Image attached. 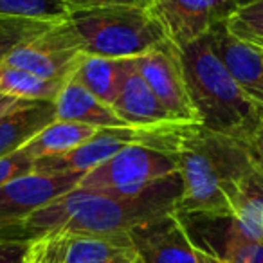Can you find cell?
<instances>
[{"mask_svg":"<svg viewBox=\"0 0 263 263\" xmlns=\"http://www.w3.org/2000/svg\"><path fill=\"white\" fill-rule=\"evenodd\" d=\"M139 144L175 157L182 179L177 213L231 216L238 184L254 172L243 143L208 130L202 123L139 126Z\"/></svg>","mask_w":263,"mask_h":263,"instance_id":"cell-1","label":"cell"},{"mask_svg":"<svg viewBox=\"0 0 263 263\" xmlns=\"http://www.w3.org/2000/svg\"><path fill=\"white\" fill-rule=\"evenodd\" d=\"M180 173L152 184L136 197H117L105 191L76 190L62 195L26 220L0 227V241H34L45 236H126L134 227L177 211Z\"/></svg>","mask_w":263,"mask_h":263,"instance_id":"cell-2","label":"cell"},{"mask_svg":"<svg viewBox=\"0 0 263 263\" xmlns=\"http://www.w3.org/2000/svg\"><path fill=\"white\" fill-rule=\"evenodd\" d=\"M184 76L200 123L208 130L245 143L263 123V105L252 99L223 67L204 36L180 49Z\"/></svg>","mask_w":263,"mask_h":263,"instance_id":"cell-3","label":"cell"},{"mask_svg":"<svg viewBox=\"0 0 263 263\" xmlns=\"http://www.w3.org/2000/svg\"><path fill=\"white\" fill-rule=\"evenodd\" d=\"M83 54L105 58H137L166 40L152 8L105 6L74 9L67 15Z\"/></svg>","mask_w":263,"mask_h":263,"instance_id":"cell-4","label":"cell"},{"mask_svg":"<svg viewBox=\"0 0 263 263\" xmlns=\"http://www.w3.org/2000/svg\"><path fill=\"white\" fill-rule=\"evenodd\" d=\"M173 173H179L175 157L144 144H130L85 173L78 187L105 191L117 197H136Z\"/></svg>","mask_w":263,"mask_h":263,"instance_id":"cell-5","label":"cell"},{"mask_svg":"<svg viewBox=\"0 0 263 263\" xmlns=\"http://www.w3.org/2000/svg\"><path fill=\"white\" fill-rule=\"evenodd\" d=\"M83 58L80 42L70 24L56 22L34 40L20 45L2 62V65L27 70L52 81H67Z\"/></svg>","mask_w":263,"mask_h":263,"instance_id":"cell-6","label":"cell"},{"mask_svg":"<svg viewBox=\"0 0 263 263\" xmlns=\"http://www.w3.org/2000/svg\"><path fill=\"white\" fill-rule=\"evenodd\" d=\"M134 62L159 101L177 121L200 123V117L187 90L180 49L173 42L166 38L144 54L134 58Z\"/></svg>","mask_w":263,"mask_h":263,"instance_id":"cell-7","label":"cell"},{"mask_svg":"<svg viewBox=\"0 0 263 263\" xmlns=\"http://www.w3.org/2000/svg\"><path fill=\"white\" fill-rule=\"evenodd\" d=\"M240 4V0H154L152 11L166 38L182 49L222 26Z\"/></svg>","mask_w":263,"mask_h":263,"instance_id":"cell-8","label":"cell"},{"mask_svg":"<svg viewBox=\"0 0 263 263\" xmlns=\"http://www.w3.org/2000/svg\"><path fill=\"white\" fill-rule=\"evenodd\" d=\"M81 177L78 173L31 172L0 186V227L22 222L49 202L76 190Z\"/></svg>","mask_w":263,"mask_h":263,"instance_id":"cell-9","label":"cell"},{"mask_svg":"<svg viewBox=\"0 0 263 263\" xmlns=\"http://www.w3.org/2000/svg\"><path fill=\"white\" fill-rule=\"evenodd\" d=\"M128 238L141 263H198L197 247L177 211L134 227Z\"/></svg>","mask_w":263,"mask_h":263,"instance_id":"cell-10","label":"cell"},{"mask_svg":"<svg viewBox=\"0 0 263 263\" xmlns=\"http://www.w3.org/2000/svg\"><path fill=\"white\" fill-rule=\"evenodd\" d=\"M130 144H139V126L99 128L90 139L80 146L65 154L42 157L34 161L33 172L85 175Z\"/></svg>","mask_w":263,"mask_h":263,"instance_id":"cell-11","label":"cell"},{"mask_svg":"<svg viewBox=\"0 0 263 263\" xmlns=\"http://www.w3.org/2000/svg\"><path fill=\"white\" fill-rule=\"evenodd\" d=\"M112 108L128 126H154L177 121L139 74L134 58L126 60L121 87Z\"/></svg>","mask_w":263,"mask_h":263,"instance_id":"cell-12","label":"cell"},{"mask_svg":"<svg viewBox=\"0 0 263 263\" xmlns=\"http://www.w3.org/2000/svg\"><path fill=\"white\" fill-rule=\"evenodd\" d=\"M208 231L191 238L197 249L209 252L223 263H263V240L249 238L231 216H204Z\"/></svg>","mask_w":263,"mask_h":263,"instance_id":"cell-13","label":"cell"},{"mask_svg":"<svg viewBox=\"0 0 263 263\" xmlns=\"http://www.w3.org/2000/svg\"><path fill=\"white\" fill-rule=\"evenodd\" d=\"M211 45L236 83L263 105V51L231 36L223 24L209 33Z\"/></svg>","mask_w":263,"mask_h":263,"instance_id":"cell-14","label":"cell"},{"mask_svg":"<svg viewBox=\"0 0 263 263\" xmlns=\"http://www.w3.org/2000/svg\"><path fill=\"white\" fill-rule=\"evenodd\" d=\"M54 119V101H15L0 116V157L22 150Z\"/></svg>","mask_w":263,"mask_h":263,"instance_id":"cell-15","label":"cell"},{"mask_svg":"<svg viewBox=\"0 0 263 263\" xmlns=\"http://www.w3.org/2000/svg\"><path fill=\"white\" fill-rule=\"evenodd\" d=\"M56 119L74 121L94 128H126L128 124L116 114L112 106L99 101L94 94L81 87L72 78L63 83L54 99Z\"/></svg>","mask_w":263,"mask_h":263,"instance_id":"cell-16","label":"cell"},{"mask_svg":"<svg viewBox=\"0 0 263 263\" xmlns=\"http://www.w3.org/2000/svg\"><path fill=\"white\" fill-rule=\"evenodd\" d=\"M128 58H105L83 54L70 78L94 94L99 101L112 106L123 80Z\"/></svg>","mask_w":263,"mask_h":263,"instance_id":"cell-17","label":"cell"},{"mask_svg":"<svg viewBox=\"0 0 263 263\" xmlns=\"http://www.w3.org/2000/svg\"><path fill=\"white\" fill-rule=\"evenodd\" d=\"M99 128L88 126V124L74 123V121L54 119L49 123L42 132L22 148L26 155H29L33 161H38L42 157H51V155H60L72 148L83 144L88 141Z\"/></svg>","mask_w":263,"mask_h":263,"instance_id":"cell-18","label":"cell"},{"mask_svg":"<svg viewBox=\"0 0 263 263\" xmlns=\"http://www.w3.org/2000/svg\"><path fill=\"white\" fill-rule=\"evenodd\" d=\"M130 238L69 236L65 263H136Z\"/></svg>","mask_w":263,"mask_h":263,"instance_id":"cell-19","label":"cell"},{"mask_svg":"<svg viewBox=\"0 0 263 263\" xmlns=\"http://www.w3.org/2000/svg\"><path fill=\"white\" fill-rule=\"evenodd\" d=\"M231 218L249 238L263 240V177L251 172L231 200Z\"/></svg>","mask_w":263,"mask_h":263,"instance_id":"cell-20","label":"cell"},{"mask_svg":"<svg viewBox=\"0 0 263 263\" xmlns=\"http://www.w3.org/2000/svg\"><path fill=\"white\" fill-rule=\"evenodd\" d=\"M65 81H52L0 63V92L22 101H54Z\"/></svg>","mask_w":263,"mask_h":263,"instance_id":"cell-21","label":"cell"},{"mask_svg":"<svg viewBox=\"0 0 263 263\" xmlns=\"http://www.w3.org/2000/svg\"><path fill=\"white\" fill-rule=\"evenodd\" d=\"M223 29L236 40L263 51V0L241 2L226 18Z\"/></svg>","mask_w":263,"mask_h":263,"instance_id":"cell-22","label":"cell"},{"mask_svg":"<svg viewBox=\"0 0 263 263\" xmlns=\"http://www.w3.org/2000/svg\"><path fill=\"white\" fill-rule=\"evenodd\" d=\"M51 26V22L0 15V63L4 62L15 49L40 36Z\"/></svg>","mask_w":263,"mask_h":263,"instance_id":"cell-23","label":"cell"},{"mask_svg":"<svg viewBox=\"0 0 263 263\" xmlns=\"http://www.w3.org/2000/svg\"><path fill=\"white\" fill-rule=\"evenodd\" d=\"M0 15L56 24L67 18L69 9L58 0H0Z\"/></svg>","mask_w":263,"mask_h":263,"instance_id":"cell-24","label":"cell"},{"mask_svg":"<svg viewBox=\"0 0 263 263\" xmlns=\"http://www.w3.org/2000/svg\"><path fill=\"white\" fill-rule=\"evenodd\" d=\"M69 236L56 234L40 240L29 241V249L24 258V263H65Z\"/></svg>","mask_w":263,"mask_h":263,"instance_id":"cell-25","label":"cell"},{"mask_svg":"<svg viewBox=\"0 0 263 263\" xmlns=\"http://www.w3.org/2000/svg\"><path fill=\"white\" fill-rule=\"evenodd\" d=\"M34 170V161L26 155L22 150L15 152L11 155L0 157V186L11 182L22 175H27Z\"/></svg>","mask_w":263,"mask_h":263,"instance_id":"cell-26","label":"cell"},{"mask_svg":"<svg viewBox=\"0 0 263 263\" xmlns=\"http://www.w3.org/2000/svg\"><path fill=\"white\" fill-rule=\"evenodd\" d=\"M69 11L74 9H90L105 8V6H139V8H152L154 0H58Z\"/></svg>","mask_w":263,"mask_h":263,"instance_id":"cell-27","label":"cell"},{"mask_svg":"<svg viewBox=\"0 0 263 263\" xmlns=\"http://www.w3.org/2000/svg\"><path fill=\"white\" fill-rule=\"evenodd\" d=\"M251 164L258 175L263 177V123L252 132V136L243 143Z\"/></svg>","mask_w":263,"mask_h":263,"instance_id":"cell-28","label":"cell"},{"mask_svg":"<svg viewBox=\"0 0 263 263\" xmlns=\"http://www.w3.org/2000/svg\"><path fill=\"white\" fill-rule=\"evenodd\" d=\"M27 249V241H0V263H24Z\"/></svg>","mask_w":263,"mask_h":263,"instance_id":"cell-29","label":"cell"},{"mask_svg":"<svg viewBox=\"0 0 263 263\" xmlns=\"http://www.w3.org/2000/svg\"><path fill=\"white\" fill-rule=\"evenodd\" d=\"M197 259H198V263H223V261H220L218 258L211 256L209 252L202 251V249H197Z\"/></svg>","mask_w":263,"mask_h":263,"instance_id":"cell-30","label":"cell"},{"mask_svg":"<svg viewBox=\"0 0 263 263\" xmlns=\"http://www.w3.org/2000/svg\"><path fill=\"white\" fill-rule=\"evenodd\" d=\"M15 101H18V99H13V98H9V96H6V94L0 92V116H2V114H4Z\"/></svg>","mask_w":263,"mask_h":263,"instance_id":"cell-31","label":"cell"},{"mask_svg":"<svg viewBox=\"0 0 263 263\" xmlns=\"http://www.w3.org/2000/svg\"><path fill=\"white\" fill-rule=\"evenodd\" d=\"M136 263H141V261H139V259H136Z\"/></svg>","mask_w":263,"mask_h":263,"instance_id":"cell-32","label":"cell"},{"mask_svg":"<svg viewBox=\"0 0 263 263\" xmlns=\"http://www.w3.org/2000/svg\"><path fill=\"white\" fill-rule=\"evenodd\" d=\"M240 2H241V0H240Z\"/></svg>","mask_w":263,"mask_h":263,"instance_id":"cell-33","label":"cell"}]
</instances>
